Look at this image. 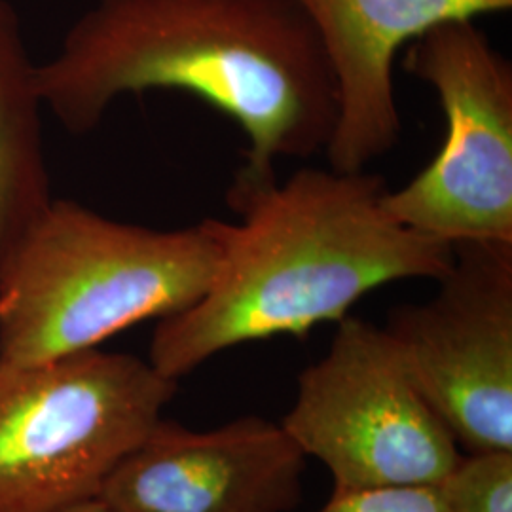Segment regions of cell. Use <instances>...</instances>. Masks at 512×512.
<instances>
[{
    "instance_id": "cell-1",
    "label": "cell",
    "mask_w": 512,
    "mask_h": 512,
    "mask_svg": "<svg viewBox=\"0 0 512 512\" xmlns=\"http://www.w3.org/2000/svg\"><path fill=\"white\" fill-rule=\"evenodd\" d=\"M37 78L44 107L73 135L126 93L202 99L243 131L234 179L245 183L325 152L338 114L327 55L293 0H95Z\"/></svg>"
},
{
    "instance_id": "cell-2",
    "label": "cell",
    "mask_w": 512,
    "mask_h": 512,
    "mask_svg": "<svg viewBox=\"0 0 512 512\" xmlns=\"http://www.w3.org/2000/svg\"><path fill=\"white\" fill-rule=\"evenodd\" d=\"M387 188L366 169L302 167L283 183L234 179L226 202L238 222L219 220L217 275L202 300L158 323L150 365L179 382L226 349L340 323L389 283L439 281L454 245L391 219Z\"/></svg>"
},
{
    "instance_id": "cell-3",
    "label": "cell",
    "mask_w": 512,
    "mask_h": 512,
    "mask_svg": "<svg viewBox=\"0 0 512 512\" xmlns=\"http://www.w3.org/2000/svg\"><path fill=\"white\" fill-rule=\"evenodd\" d=\"M220 262L219 219L156 230L52 200L0 268V363L99 348L192 308Z\"/></svg>"
},
{
    "instance_id": "cell-4",
    "label": "cell",
    "mask_w": 512,
    "mask_h": 512,
    "mask_svg": "<svg viewBox=\"0 0 512 512\" xmlns=\"http://www.w3.org/2000/svg\"><path fill=\"white\" fill-rule=\"evenodd\" d=\"M177 387L150 361L99 348L0 363V512H57L97 497Z\"/></svg>"
},
{
    "instance_id": "cell-5",
    "label": "cell",
    "mask_w": 512,
    "mask_h": 512,
    "mask_svg": "<svg viewBox=\"0 0 512 512\" xmlns=\"http://www.w3.org/2000/svg\"><path fill=\"white\" fill-rule=\"evenodd\" d=\"M403 69L439 97L446 135L385 213L423 236L512 243V63L475 19L446 21L404 48Z\"/></svg>"
},
{
    "instance_id": "cell-6",
    "label": "cell",
    "mask_w": 512,
    "mask_h": 512,
    "mask_svg": "<svg viewBox=\"0 0 512 512\" xmlns=\"http://www.w3.org/2000/svg\"><path fill=\"white\" fill-rule=\"evenodd\" d=\"M334 490L437 486L461 448L412 382L384 327L348 315L329 351L298 376L281 421Z\"/></svg>"
},
{
    "instance_id": "cell-7",
    "label": "cell",
    "mask_w": 512,
    "mask_h": 512,
    "mask_svg": "<svg viewBox=\"0 0 512 512\" xmlns=\"http://www.w3.org/2000/svg\"><path fill=\"white\" fill-rule=\"evenodd\" d=\"M384 329L459 448L512 450V243H456L435 296Z\"/></svg>"
},
{
    "instance_id": "cell-8",
    "label": "cell",
    "mask_w": 512,
    "mask_h": 512,
    "mask_svg": "<svg viewBox=\"0 0 512 512\" xmlns=\"http://www.w3.org/2000/svg\"><path fill=\"white\" fill-rule=\"evenodd\" d=\"M306 456L281 423L243 416L211 431L160 420L103 482L114 512H289Z\"/></svg>"
},
{
    "instance_id": "cell-9",
    "label": "cell",
    "mask_w": 512,
    "mask_h": 512,
    "mask_svg": "<svg viewBox=\"0 0 512 512\" xmlns=\"http://www.w3.org/2000/svg\"><path fill=\"white\" fill-rule=\"evenodd\" d=\"M310 19L336 86L332 169L363 171L403 135L393 69L404 48L446 21L511 12L512 0H293Z\"/></svg>"
},
{
    "instance_id": "cell-10",
    "label": "cell",
    "mask_w": 512,
    "mask_h": 512,
    "mask_svg": "<svg viewBox=\"0 0 512 512\" xmlns=\"http://www.w3.org/2000/svg\"><path fill=\"white\" fill-rule=\"evenodd\" d=\"M37 67L10 0H0V268L54 200Z\"/></svg>"
},
{
    "instance_id": "cell-11",
    "label": "cell",
    "mask_w": 512,
    "mask_h": 512,
    "mask_svg": "<svg viewBox=\"0 0 512 512\" xmlns=\"http://www.w3.org/2000/svg\"><path fill=\"white\" fill-rule=\"evenodd\" d=\"M437 488L448 512H512V450L461 454Z\"/></svg>"
},
{
    "instance_id": "cell-12",
    "label": "cell",
    "mask_w": 512,
    "mask_h": 512,
    "mask_svg": "<svg viewBox=\"0 0 512 512\" xmlns=\"http://www.w3.org/2000/svg\"><path fill=\"white\" fill-rule=\"evenodd\" d=\"M315 512H448L437 486L334 490Z\"/></svg>"
},
{
    "instance_id": "cell-13",
    "label": "cell",
    "mask_w": 512,
    "mask_h": 512,
    "mask_svg": "<svg viewBox=\"0 0 512 512\" xmlns=\"http://www.w3.org/2000/svg\"><path fill=\"white\" fill-rule=\"evenodd\" d=\"M57 512H114L110 509L109 505L103 501V499H99V497H90V499H84V501H78V503H73V505H69V507H65V509H61V511Z\"/></svg>"
}]
</instances>
